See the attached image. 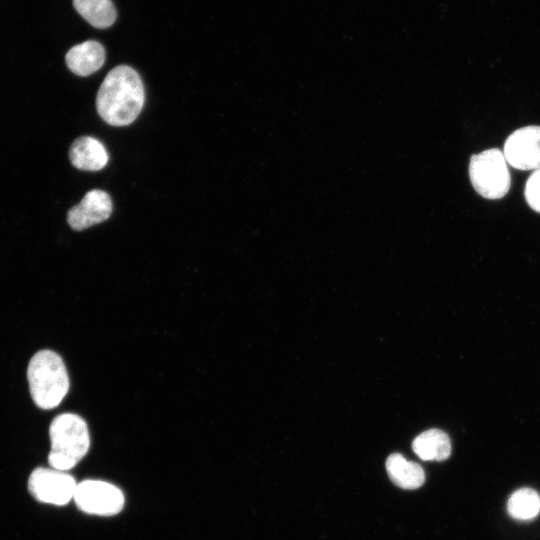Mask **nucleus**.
I'll use <instances>...</instances> for the list:
<instances>
[{
	"mask_svg": "<svg viewBox=\"0 0 540 540\" xmlns=\"http://www.w3.org/2000/svg\"><path fill=\"white\" fill-rule=\"evenodd\" d=\"M503 151L487 149L472 155L469 177L473 188L487 199L504 197L510 188V173Z\"/></svg>",
	"mask_w": 540,
	"mask_h": 540,
	"instance_id": "nucleus-4",
	"label": "nucleus"
},
{
	"mask_svg": "<svg viewBox=\"0 0 540 540\" xmlns=\"http://www.w3.org/2000/svg\"><path fill=\"white\" fill-rule=\"evenodd\" d=\"M503 154L507 163L516 169H540V126L515 130L506 139Z\"/></svg>",
	"mask_w": 540,
	"mask_h": 540,
	"instance_id": "nucleus-7",
	"label": "nucleus"
},
{
	"mask_svg": "<svg viewBox=\"0 0 540 540\" xmlns=\"http://www.w3.org/2000/svg\"><path fill=\"white\" fill-rule=\"evenodd\" d=\"M73 500L85 513L110 516L118 514L124 506V495L115 485L101 480L77 483Z\"/></svg>",
	"mask_w": 540,
	"mask_h": 540,
	"instance_id": "nucleus-5",
	"label": "nucleus"
},
{
	"mask_svg": "<svg viewBox=\"0 0 540 540\" xmlns=\"http://www.w3.org/2000/svg\"><path fill=\"white\" fill-rule=\"evenodd\" d=\"M524 194L529 206L540 213V169L535 170L529 176Z\"/></svg>",
	"mask_w": 540,
	"mask_h": 540,
	"instance_id": "nucleus-15",
	"label": "nucleus"
},
{
	"mask_svg": "<svg viewBox=\"0 0 540 540\" xmlns=\"http://www.w3.org/2000/svg\"><path fill=\"white\" fill-rule=\"evenodd\" d=\"M75 479L66 471L35 468L28 478V490L39 502L62 506L74 497Z\"/></svg>",
	"mask_w": 540,
	"mask_h": 540,
	"instance_id": "nucleus-6",
	"label": "nucleus"
},
{
	"mask_svg": "<svg viewBox=\"0 0 540 540\" xmlns=\"http://www.w3.org/2000/svg\"><path fill=\"white\" fill-rule=\"evenodd\" d=\"M69 158L73 166L80 170L97 171L106 166L108 153L100 141L83 136L72 143Z\"/></svg>",
	"mask_w": 540,
	"mask_h": 540,
	"instance_id": "nucleus-10",
	"label": "nucleus"
},
{
	"mask_svg": "<svg viewBox=\"0 0 540 540\" xmlns=\"http://www.w3.org/2000/svg\"><path fill=\"white\" fill-rule=\"evenodd\" d=\"M144 86L139 74L131 67L113 68L103 80L96 97L100 117L113 126L131 124L144 104Z\"/></svg>",
	"mask_w": 540,
	"mask_h": 540,
	"instance_id": "nucleus-1",
	"label": "nucleus"
},
{
	"mask_svg": "<svg viewBox=\"0 0 540 540\" xmlns=\"http://www.w3.org/2000/svg\"><path fill=\"white\" fill-rule=\"evenodd\" d=\"M73 5L96 28H107L116 19V10L111 0H73Z\"/></svg>",
	"mask_w": 540,
	"mask_h": 540,
	"instance_id": "nucleus-13",
	"label": "nucleus"
},
{
	"mask_svg": "<svg viewBox=\"0 0 540 540\" xmlns=\"http://www.w3.org/2000/svg\"><path fill=\"white\" fill-rule=\"evenodd\" d=\"M27 378L34 403L44 410L57 407L69 390V377L62 358L48 349L38 351L30 359Z\"/></svg>",
	"mask_w": 540,
	"mask_h": 540,
	"instance_id": "nucleus-2",
	"label": "nucleus"
},
{
	"mask_svg": "<svg viewBox=\"0 0 540 540\" xmlns=\"http://www.w3.org/2000/svg\"><path fill=\"white\" fill-rule=\"evenodd\" d=\"M50 452L48 463L51 468L68 471L75 467L87 454L90 434L85 420L74 413L56 416L49 427Z\"/></svg>",
	"mask_w": 540,
	"mask_h": 540,
	"instance_id": "nucleus-3",
	"label": "nucleus"
},
{
	"mask_svg": "<svg viewBox=\"0 0 540 540\" xmlns=\"http://www.w3.org/2000/svg\"><path fill=\"white\" fill-rule=\"evenodd\" d=\"M112 212L110 196L102 190L87 192L81 202L73 206L67 214V221L74 230H84L109 218Z\"/></svg>",
	"mask_w": 540,
	"mask_h": 540,
	"instance_id": "nucleus-8",
	"label": "nucleus"
},
{
	"mask_svg": "<svg viewBox=\"0 0 540 540\" xmlns=\"http://www.w3.org/2000/svg\"><path fill=\"white\" fill-rule=\"evenodd\" d=\"M507 510L517 520H531L540 512V496L531 488L518 489L510 496Z\"/></svg>",
	"mask_w": 540,
	"mask_h": 540,
	"instance_id": "nucleus-14",
	"label": "nucleus"
},
{
	"mask_svg": "<svg viewBox=\"0 0 540 540\" xmlns=\"http://www.w3.org/2000/svg\"><path fill=\"white\" fill-rule=\"evenodd\" d=\"M415 454L425 461H442L451 454L449 436L440 429H429L419 434L412 443Z\"/></svg>",
	"mask_w": 540,
	"mask_h": 540,
	"instance_id": "nucleus-12",
	"label": "nucleus"
},
{
	"mask_svg": "<svg viewBox=\"0 0 540 540\" xmlns=\"http://www.w3.org/2000/svg\"><path fill=\"white\" fill-rule=\"evenodd\" d=\"M67 67L76 75L88 76L96 72L105 61L104 47L89 40L73 46L65 56Z\"/></svg>",
	"mask_w": 540,
	"mask_h": 540,
	"instance_id": "nucleus-9",
	"label": "nucleus"
},
{
	"mask_svg": "<svg viewBox=\"0 0 540 540\" xmlns=\"http://www.w3.org/2000/svg\"><path fill=\"white\" fill-rule=\"evenodd\" d=\"M386 470L390 480L402 489H417L425 481L423 468L408 461L399 453L391 454L386 460Z\"/></svg>",
	"mask_w": 540,
	"mask_h": 540,
	"instance_id": "nucleus-11",
	"label": "nucleus"
}]
</instances>
